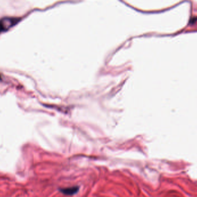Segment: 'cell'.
Wrapping results in <instances>:
<instances>
[{
    "mask_svg": "<svg viewBox=\"0 0 197 197\" xmlns=\"http://www.w3.org/2000/svg\"><path fill=\"white\" fill-rule=\"evenodd\" d=\"M79 190V188L77 187H71V188H64L62 189L61 191L62 193L66 194V195H72L73 194H75Z\"/></svg>",
    "mask_w": 197,
    "mask_h": 197,
    "instance_id": "7a4b0ae2",
    "label": "cell"
},
{
    "mask_svg": "<svg viewBox=\"0 0 197 197\" xmlns=\"http://www.w3.org/2000/svg\"><path fill=\"white\" fill-rule=\"evenodd\" d=\"M2 80V77H1V74H0V81H1Z\"/></svg>",
    "mask_w": 197,
    "mask_h": 197,
    "instance_id": "3957f363",
    "label": "cell"
},
{
    "mask_svg": "<svg viewBox=\"0 0 197 197\" xmlns=\"http://www.w3.org/2000/svg\"><path fill=\"white\" fill-rule=\"evenodd\" d=\"M20 21V18L5 17L0 19V33L5 32L14 27Z\"/></svg>",
    "mask_w": 197,
    "mask_h": 197,
    "instance_id": "6da1fadb",
    "label": "cell"
}]
</instances>
